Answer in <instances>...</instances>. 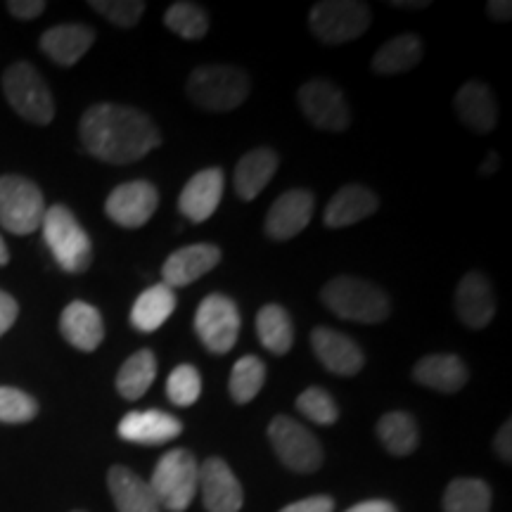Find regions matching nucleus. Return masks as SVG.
Masks as SVG:
<instances>
[{
  "label": "nucleus",
  "mask_w": 512,
  "mask_h": 512,
  "mask_svg": "<svg viewBox=\"0 0 512 512\" xmlns=\"http://www.w3.org/2000/svg\"><path fill=\"white\" fill-rule=\"evenodd\" d=\"M81 143L88 155L107 164H131L162 145L155 121L136 107L98 102L88 107L79 124Z\"/></svg>",
  "instance_id": "1"
},
{
  "label": "nucleus",
  "mask_w": 512,
  "mask_h": 512,
  "mask_svg": "<svg viewBox=\"0 0 512 512\" xmlns=\"http://www.w3.org/2000/svg\"><path fill=\"white\" fill-rule=\"evenodd\" d=\"M320 299L328 309L342 320L375 325L389 318L392 302L389 294L368 280L354 278V275H337L320 292Z\"/></svg>",
  "instance_id": "2"
},
{
  "label": "nucleus",
  "mask_w": 512,
  "mask_h": 512,
  "mask_svg": "<svg viewBox=\"0 0 512 512\" xmlns=\"http://www.w3.org/2000/svg\"><path fill=\"white\" fill-rule=\"evenodd\" d=\"M157 503L169 512H185L197 496L200 484V463L188 448L166 451L152 472L150 482Z\"/></svg>",
  "instance_id": "3"
},
{
  "label": "nucleus",
  "mask_w": 512,
  "mask_h": 512,
  "mask_svg": "<svg viewBox=\"0 0 512 512\" xmlns=\"http://www.w3.org/2000/svg\"><path fill=\"white\" fill-rule=\"evenodd\" d=\"M249 76L230 64H207L197 67L188 79V95L197 107L207 112L238 110L247 100Z\"/></svg>",
  "instance_id": "4"
},
{
  "label": "nucleus",
  "mask_w": 512,
  "mask_h": 512,
  "mask_svg": "<svg viewBox=\"0 0 512 512\" xmlns=\"http://www.w3.org/2000/svg\"><path fill=\"white\" fill-rule=\"evenodd\" d=\"M43 240L62 271L83 273L93 261V245L86 230L76 221V216L62 204L46 209L43 216Z\"/></svg>",
  "instance_id": "5"
},
{
  "label": "nucleus",
  "mask_w": 512,
  "mask_h": 512,
  "mask_svg": "<svg viewBox=\"0 0 512 512\" xmlns=\"http://www.w3.org/2000/svg\"><path fill=\"white\" fill-rule=\"evenodd\" d=\"M3 93L19 117L36 126H48L55 117V100L34 64L15 62L3 74Z\"/></svg>",
  "instance_id": "6"
},
{
  "label": "nucleus",
  "mask_w": 512,
  "mask_h": 512,
  "mask_svg": "<svg viewBox=\"0 0 512 512\" xmlns=\"http://www.w3.org/2000/svg\"><path fill=\"white\" fill-rule=\"evenodd\" d=\"M370 22H373V12L358 0H323L313 5L309 15L313 36L325 46L356 41L370 29Z\"/></svg>",
  "instance_id": "7"
},
{
  "label": "nucleus",
  "mask_w": 512,
  "mask_h": 512,
  "mask_svg": "<svg viewBox=\"0 0 512 512\" xmlns=\"http://www.w3.org/2000/svg\"><path fill=\"white\" fill-rule=\"evenodd\" d=\"M46 200L34 181L24 176H0V226L12 235H31L41 228Z\"/></svg>",
  "instance_id": "8"
},
{
  "label": "nucleus",
  "mask_w": 512,
  "mask_h": 512,
  "mask_svg": "<svg viewBox=\"0 0 512 512\" xmlns=\"http://www.w3.org/2000/svg\"><path fill=\"white\" fill-rule=\"evenodd\" d=\"M268 439H271L280 463L294 472L309 475L323 465V446L316 434L306 430L302 422L287 418V415H275L268 425Z\"/></svg>",
  "instance_id": "9"
},
{
  "label": "nucleus",
  "mask_w": 512,
  "mask_h": 512,
  "mask_svg": "<svg viewBox=\"0 0 512 512\" xmlns=\"http://www.w3.org/2000/svg\"><path fill=\"white\" fill-rule=\"evenodd\" d=\"M238 304L226 294L214 292L202 299L195 313V332L211 354H228L240 337Z\"/></svg>",
  "instance_id": "10"
},
{
  "label": "nucleus",
  "mask_w": 512,
  "mask_h": 512,
  "mask_svg": "<svg viewBox=\"0 0 512 512\" xmlns=\"http://www.w3.org/2000/svg\"><path fill=\"white\" fill-rule=\"evenodd\" d=\"M299 107L311 126L320 131H344L349 126V105L335 83L325 79L306 81L297 93Z\"/></svg>",
  "instance_id": "11"
},
{
  "label": "nucleus",
  "mask_w": 512,
  "mask_h": 512,
  "mask_svg": "<svg viewBox=\"0 0 512 512\" xmlns=\"http://www.w3.org/2000/svg\"><path fill=\"white\" fill-rule=\"evenodd\" d=\"M159 192L150 181H131L112 190L105 214L121 228H140L155 216Z\"/></svg>",
  "instance_id": "12"
},
{
  "label": "nucleus",
  "mask_w": 512,
  "mask_h": 512,
  "mask_svg": "<svg viewBox=\"0 0 512 512\" xmlns=\"http://www.w3.org/2000/svg\"><path fill=\"white\" fill-rule=\"evenodd\" d=\"M311 349L323 368L332 375L354 377L366 366V356L349 335L332 328H316L311 332Z\"/></svg>",
  "instance_id": "13"
},
{
  "label": "nucleus",
  "mask_w": 512,
  "mask_h": 512,
  "mask_svg": "<svg viewBox=\"0 0 512 512\" xmlns=\"http://www.w3.org/2000/svg\"><path fill=\"white\" fill-rule=\"evenodd\" d=\"M313 207H316V197L309 190L294 188L283 192L266 214V235L280 242L297 238L311 223Z\"/></svg>",
  "instance_id": "14"
},
{
  "label": "nucleus",
  "mask_w": 512,
  "mask_h": 512,
  "mask_svg": "<svg viewBox=\"0 0 512 512\" xmlns=\"http://www.w3.org/2000/svg\"><path fill=\"white\" fill-rule=\"evenodd\" d=\"M204 508L209 512H240L245 503L242 484L230 470V465L223 458H207L200 465V484Z\"/></svg>",
  "instance_id": "15"
},
{
  "label": "nucleus",
  "mask_w": 512,
  "mask_h": 512,
  "mask_svg": "<svg viewBox=\"0 0 512 512\" xmlns=\"http://www.w3.org/2000/svg\"><path fill=\"white\" fill-rule=\"evenodd\" d=\"M119 437L128 444L138 446H162L178 439L183 434V422L171 413L157 411H131L124 415L117 427Z\"/></svg>",
  "instance_id": "16"
},
{
  "label": "nucleus",
  "mask_w": 512,
  "mask_h": 512,
  "mask_svg": "<svg viewBox=\"0 0 512 512\" xmlns=\"http://www.w3.org/2000/svg\"><path fill=\"white\" fill-rule=\"evenodd\" d=\"M221 264V249L209 242H200V245H188L176 249L169 259L164 261L162 278L164 285L176 290V287H185L195 280H200L202 275L214 271Z\"/></svg>",
  "instance_id": "17"
},
{
  "label": "nucleus",
  "mask_w": 512,
  "mask_h": 512,
  "mask_svg": "<svg viewBox=\"0 0 512 512\" xmlns=\"http://www.w3.org/2000/svg\"><path fill=\"white\" fill-rule=\"evenodd\" d=\"M223 183L221 169H202L185 183L178 197V211L192 223L209 221L221 204Z\"/></svg>",
  "instance_id": "18"
},
{
  "label": "nucleus",
  "mask_w": 512,
  "mask_h": 512,
  "mask_svg": "<svg viewBox=\"0 0 512 512\" xmlns=\"http://www.w3.org/2000/svg\"><path fill=\"white\" fill-rule=\"evenodd\" d=\"M456 311L463 325L472 330H482L494 320L496 297L484 273L463 275L456 290Z\"/></svg>",
  "instance_id": "19"
},
{
  "label": "nucleus",
  "mask_w": 512,
  "mask_h": 512,
  "mask_svg": "<svg viewBox=\"0 0 512 512\" xmlns=\"http://www.w3.org/2000/svg\"><path fill=\"white\" fill-rule=\"evenodd\" d=\"M415 382L441 394H456L470 380L465 361L456 354H432L415 363Z\"/></svg>",
  "instance_id": "20"
},
{
  "label": "nucleus",
  "mask_w": 512,
  "mask_h": 512,
  "mask_svg": "<svg viewBox=\"0 0 512 512\" xmlns=\"http://www.w3.org/2000/svg\"><path fill=\"white\" fill-rule=\"evenodd\" d=\"M60 332L74 349L91 354L105 339V323L93 304L72 302L62 311Z\"/></svg>",
  "instance_id": "21"
},
{
  "label": "nucleus",
  "mask_w": 512,
  "mask_h": 512,
  "mask_svg": "<svg viewBox=\"0 0 512 512\" xmlns=\"http://www.w3.org/2000/svg\"><path fill=\"white\" fill-rule=\"evenodd\" d=\"M95 31L86 24H57L41 36V50L60 67H72L91 50Z\"/></svg>",
  "instance_id": "22"
},
{
  "label": "nucleus",
  "mask_w": 512,
  "mask_h": 512,
  "mask_svg": "<svg viewBox=\"0 0 512 512\" xmlns=\"http://www.w3.org/2000/svg\"><path fill=\"white\" fill-rule=\"evenodd\" d=\"M107 486L117 512H162L150 484L124 465H114L107 472Z\"/></svg>",
  "instance_id": "23"
},
{
  "label": "nucleus",
  "mask_w": 512,
  "mask_h": 512,
  "mask_svg": "<svg viewBox=\"0 0 512 512\" xmlns=\"http://www.w3.org/2000/svg\"><path fill=\"white\" fill-rule=\"evenodd\" d=\"M456 112L475 133H491L498 124V102L486 83L467 81L456 95Z\"/></svg>",
  "instance_id": "24"
},
{
  "label": "nucleus",
  "mask_w": 512,
  "mask_h": 512,
  "mask_svg": "<svg viewBox=\"0 0 512 512\" xmlns=\"http://www.w3.org/2000/svg\"><path fill=\"white\" fill-rule=\"evenodd\" d=\"M377 207H380V200L373 190L363 188V185H344L342 190L332 197L328 207H325V226L328 228H347L354 226V223L368 219L373 216Z\"/></svg>",
  "instance_id": "25"
},
{
  "label": "nucleus",
  "mask_w": 512,
  "mask_h": 512,
  "mask_svg": "<svg viewBox=\"0 0 512 512\" xmlns=\"http://www.w3.org/2000/svg\"><path fill=\"white\" fill-rule=\"evenodd\" d=\"M280 166V157L275 155L271 147H256V150L247 152L238 162L235 169V192L245 202H252L264 192V188L271 183Z\"/></svg>",
  "instance_id": "26"
},
{
  "label": "nucleus",
  "mask_w": 512,
  "mask_h": 512,
  "mask_svg": "<svg viewBox=\"0 0 512 512\" xmlns=\"http://www.w3.org/2000/svg\"><path fill=\"white\" fill-rule=\"evenodd\" d=\"M176 309V294L171 287H166L164 283L152 285L150 290H145L140 297L136 299L131 309V325L138 332H155L162 328V325L169 320L171 313Z\"/></svg>",
  "instance_id": "27"
},
{
  "label": "nucleus",
  "mask_w": 512,
  "mask_h": 512,
  "mask_svg": "<svg viewBox=\"0 0 512 512\" xmlns=\"http://www.w3.org/2000/svg\"><path fill=\"white\" fill-rule=\"evenodd\" d=\"M422 60V41L415 34H401L387 41L373 57V72L394 76L411 72Z\"/></svg>",
  "instance_id": "28"
},
{
  "label": "nucleus",
  "mask_w": 512,
  "mask_h": 512,
  "mask_svg": "<svg viewBox=\"0 0 512 512\" xmlns=\"http://www.w3.org/2000/svg\"><path fill=\"white\" fill-rule=\"evenodd\" d=\"M256 335L273 356H285L294 344V325L290 313L280 304H268L256 316Z\"/></svg>",
  "instance_id": "29"
},
{
  "label": "nucleus",
  "mask_w": 512,
  "mask_h": 512,
  "mask_svg": "<svg viewBox=\"0 0 512 512\" xmlns=\"http://www.w3.org/2000/svg\"><path fill=\"white\" fill-rule=\"evenodd\" d=\"M157 377V358L150 349H140L126 358L117 375V392L126 401H138L147 394Z\"/></svg>",
  "instance_id": "30"
},
{
  "label": "nucleus",
  "mask_w": 512,
  "mask_h": 512,
  "mask_svg": "<svg viewBox=\"0 0 512 512\" xmlns=\"http://www.w3.org/2000/svg\"><path fill=\"white\" fill-rule=\"evenodd\" d=\"M377 437L392 456H411L420 444L418 422L411 413L392 411L377 422Z\"/></svg>",
  "instance_id": "31"
},
{
  "label": "nucleus",
  "mask_w": 512,
  "mask_h": 512,
  "mask_svg": "<svg viewBox=\"0 0 512 512\" xmlns=\"http://www.w3.org/2000/svg\"><path fill=\"white\" fill-rule=\"evenodd\" d=\"M491 489L482 479L460 477L446 486L444 512H489Z\"/></svg>",
  "instance_id": "32"
},
{
  "label": "nucleus",
  "mask_w": 512,
  "mask_h": 512,
  "mask_svg": "<svg viewBox=\"0 0 512 512\" xmlns=\"http://www.w3.org/2000/svg\"><path fill=\"white\" fill-rule=\"evenodd\" d=\"M266 382V363L256 356H242L230 370V396L235 403H249L256 399Z\"/></svg>",
  "instance_id": "33"
},
{
  "label": "nucleus",
  "mask_w": 512,
  "mask_h": 512,
  "mask_svg": "<svg viewBox=\"0 0 512 512\" xmlns=\"http://www.w3.org/2000/svg\"><path fill=\"white\" fill-rule=\"evenodd\" d=\"M164 24L174 31L176 36L188 38V41H197V38H204L209 31V17L204 8L195 3H174L164 15Z\"/></svg>",
  "instance_id": "34"
},
{
  "label": "nucleus",
  "mask_w": 512,
  "mask_h": 512,
  "mask_svg": "<svg viewBox=\"0 0 512 512\" xmlns=\"http://www.w3.org/2000/svg\"><path fill=\"white\" fill-rule=\"evenodd\" d=\"M166 394H169V401L174 406L188 408L192 403L200 401L202 396V375L200 370L190 363H183V366H176L171 370L169 380H166Z\"/></svg>",
  "instance_id": "35"
},
{
  "label": "nucleus",
  "mask_w": 512,
  "mask_h": 512,
  "mask_svg": "<svg viewBox=\"0 0 512 512\" xmlns=\"http://www.w3.org/2000/svg\"><path fill=\"white\" fill-rule=\"evenodd\" d=\"M297 411L304 415L306 420L316 422V425H335L339 418L337 401L325 392L323 387H309L299 394L297 399Z\"/></svg>",
  "instance_id": "36"
},
{
  "label": "nucleus",
  "mask_w": 512,
  "mask_h": 512,
  "mask_svg": "<svg viewBox=\"0 0 512 512\" xmlns=\"http://www.w3.org/2000/svg\"><path fill=\"white\" fill-rule=\"evenodd\" d=\"M38 415L34 396L17 387H0V422L5 425H24Z\"/></svg>",
  "instance_id": "37"
},
{
  "label": "nucleus",
  "mask_w": 512,
  "mask_h": 512,
  "mask_svg": "<svg viewBox=\"0 0 512 512\" xmlns=\"http://www.w3.org/2000/svg\"><path fill=\"white\" fill-rule=\"evenodd\" d=\"M91 8L110 19L119 29H133L145 15V3L140 0H91Z\"/></svg>",
  "instance_id": "38"
},
{
  "label": "nucleus",
  "mask_w": 512,
  "mask_h": 512,
  "mask_svg": "<svg viewBox=\"0 0 512 512\" xmlns=\"http://www.w3.org/2000/svg\"><path fill=\"white\" fill-rule=\"evenodd\" d=\"M335 510V501L330 496H309L302 501L285 505L280 512H332Z\"/></svg>",
  "instance_id": "39"
},
{
  "label": "nucleus",
  "mask_w": 512,
  "mask_h": 512,
  "mask_svg": "<svg viewBox=\"0 0 512 512\" xmlns=\"http://www.w3.org/2000/svg\"><path fill=\"white\" fill-rule=\"evenodd\" d=\"M17 316H19V306L15 302V297L0 290V337H3L5 332L15 325Z\"/></svg>",
  "instance_id": "40"
},
{
  "label": "nucleus",
  "mask_w": 512,
  "mask_h": 512,
  "mask_svg": "<svg viewBox=\"0 0 512 512\" xmlns=\"http://www.w3.org/2000/svg\"><path fill=\"white\" fill-rule=\"evenodd\" d=\"M8 10L10 15L17 19H36L43 15L46 3H43V0H10Z\"/></svg>",
  "instance_id": "41"
},
{
  "label": "nucleus",
  "mask_w": 512,
  "mask_h": 512,
  "mask_svg": "<svg viewBox=\"0 0 512 512\" xmlns=\"http://www.w3.org/2000/svg\"><path fill=\"white\" fill-rule=\"evenodd\" d=\"M496 453L498 458L510 463L512 460V422L505 420V425L496 434Z\"/></svg>",
  "instance_id": "42"
},
{
  "label": "nucleus",
  "mask_w": 512,
  "mask_h": 512,
  "mask_svg": "<svg viewBox=\"0 0 512 512\" xmlns=\"http://www.w3.org/2000/svg\"><path fill=\"white\" fill-rule=\"evenodd\" d=\"M347 512H399L396 510L394 503L389 501H380V498H375V501H363V503H356L354 508H349Z\"/></svg>",
  "instance_id": "43"
},
{
  "label": "nucleus",
  "mask_w": 512,
  "mask_h": 512,
  "mask_svg": "<svg viewBox=\"0 0 512 512\" xmlns=\"http://www.w3.org/2000/svg\"><path fill=\"white\" fill-rule=\"evenodd\" d=\"M486 8H489V15L498 19V22H508L512 17V3H508V0H491Z\"/></svg>",
  "instance_id": "44"
},
{
  "label": "nucleus",
  "mask_w": 512,
  "mask_h": 512,
  "mask_svg": "<svg viewBox=\"0 0 512 512\" xmlns=\"http://www.w3.org/2000/svg\"><path fill=\"white\" fill-rule=\"evenodd\" d=\"M392 8L396 10H422V8H430V0H392Z\"/></svg>",
  "instance_id": "45"
},
{
  "label": "nucleus",
  "mask_w": 512,
  "mask_h": 512,
  "mask_svg": "<svg viewBox=\"0 0 512 512\" xmlns=\"http://www.w3.org/2000/svg\"><path fill=\"white\" fill-rule=\"evenodd\" d=\"M496 169H498V155L496 152H489L484 159V164L479 166V174H494Z\"/></svg>",
  "instance_id": "46"
},
{
  "label": "nucleus",
  "mask_w": 512,
  "mask_h": 512,
  "mask_svg": "<svg viewBox=\"0 0 512 512\" xmlns=\"http://www.w3.org/2000/svg\"><path fill=\"white\" fill-rule=\"evenodd\" d=\"M10 261V252H8V245H5V240L0 238V266H5Z\"/></svg>",
  "instance_id": "47"
},
{
  "label": "nucleus",
  "mask_w": 512,
  "mask_h": 512,
  "mask_svg": "<svg viewBox=\"0 0 512 512\" xmlns=\"http://www.w3.org/2000/svg\"><path fill=\"white\" fill-rule=\"evenodd\" d=\"M74 512H83V510H74Z\"/></svg>",
  "instance_id": "48"
}]
</instances>
